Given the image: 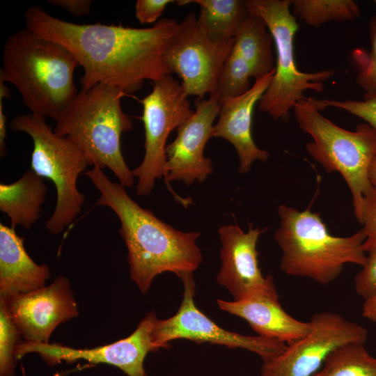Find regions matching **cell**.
I'll return each mask as SVG.
<instances>
[{
  "instance_id": "cell-1",
  "label": "cell",
  "mask_w": 376,
  "mask_h": 376,
  "mask_svg": "<svg viewBox=\"0 0 376 376\" xmlns=\"http://www.w3.org/2000/svg\"><path fill=\"white\" fill-rule=\"evenodd\" d=\"M25 28L67 48L84 69L82 90L101 84L127 95L169 74L165 53L179 23L162 18L149 28L122 24H75L56 18L42 8L24 13Z\"/></svg>"
},
{
  "instance_id": "cell-2",
  "label": "cell",
  "mask_w": 376,
  "mask_h": 376,
  "mask_svg": "<svg viewBox=\"0 0 376 376\" xmlns=\"http://www.w3.org/2000/svg\"><path fill=\"white\" fill-rule=\"evenodd\" d=\"M85 174L100 194L96 205L109 207L119 219L118 232L127 249L130 276L142 294L149 290L159 274L172 272L180 279L198 268L203 259L196 243L199 232H183L159 219L99 167L93 166Z\"/></svg>"
},
{
  "instance_id": "cell-3",
  "label": "cell",
  "mask_w": 376,
  "mask_h": 376,
  "mask_svg": "<svg viewBox=\"0 0 376 376\" xmlns=\"http://www.w3.org/2000/svg\"><path fill=\"white\" fill-rule=\"evenodd\" d=\"M79 65L64 46L25 28L3 45L0 81L17 88L31 113L56 121L78 93L74 73Z\"/></svg>"
},
{
  "instance_id": "cell-4",
  "label": "cell",
  "mask_w": 376,
  "mask_h": 376,
  "mask_svg": "<svg viewBox=\"0 0 376 376\" xmlns=\"http://www.w3.org/2000/svg\"><path fill=\"white\" fill-rule=\"evenodd\" d=\"M125 95L106 84L81 89L56 120L54 130L79 147L91 166L109 169L120 185L132 187L134 177L121 150L122 134L133 130L121 107Z\"/></svg>"
},
{
  "instance_id": "cell-5",
  "label": "cell",
  "mask_w": 376,
  "mask_h": 376,
  "mask_svg": "<svg viewBox=\"0 0 376 376\" xmlns=\"http://www.w3.org/2000/svg\"><path fill=\"white\" fill-rule=\"evenodd\" d=\"M280 226L274 239L281 249L280 269L285 274L308 277L328 284L341 274L344 265L363 267L367 255L363 249V230L348 237L330 234L318 213L281 205Z\"/></svg>"
},
{
  "instance_id": "cell-6",
  "label": "cell",
  "mask_w": 376,
  "mask_h": 376,
  "mask_svg": "<svg viewBox=\"0 0 376 376\" xmlns=\"http://www.w3.org/2000/svg\"><path fill=\"white\" fill-rule=\"evenodd\" d=\"M293 111L300 129L313 139L306 145L308 154L328 173H340L347 184L360 223L363 198L373 190L368 171L376 157V130L366 123L354 131L343 129L321 114L308 97Z\"/></svg>"
},
{
  "instance_id": "cell-7",
  "label": "cell",
  "mask_w": 376,
  "mask_h": 376,
  "mask_svg": "<svg viewBox=\"0 0 376 376\" xmlns=\"http://www.w3.org/2000/svg\"><path fill=\"white\" fill-rule=\"evenodd\" d=\"M10 127L32 139L31 169L50 180L56 187V206L45 228L52 234L61 233L81 211L85 197L77 182L90 165L88 161L79 147L57 134L43 117L31 113L19 114L11 120Z\"/></svg>"
},
{
  "instance_id": "cell-8",
  "label": "cell",
  "mask_w": 376,
  "mask_h": 376,
  "mask_svg": "<svg viewBox=\"0 0 376 376\" xmlns=\"http://www.w3.org/2000/svg\"><path fill=\"white\" fill-rule=\"evenodd\" d=\"M249 13L261 17L271 33L276 49V63L272 81L258 103V109L274 120L288 121L290 111L306 97L304 92L321 93L323 82L334 75L333 69L304 72L297 66L294 38L299 29L290 9V0H247Z\"/></svg>"
},
{
  "instance_id": "cell-9",
  "label": "cell",
  "mask_w": 376,
  "mask_h": 376,
  "mask_svg": "<svg viewBox=\"0 0 376 376\" xmlns=\"http://www.w3.org/2000/svg\"><path fill=\"white\" fill-rule=\"evenodd\" d=\"M181 83L171 74L152 82L151 92L139 100L143 106L145 153L132 174L137 179L136 192L139 196L151 193L158 179L164 178L166 143L169 134L192 116Z\"/></svg>"
},
{
  "instance_id": "cell-10",
  "label": "cell",
  "mask_w": 376,
  "mask_h": 376,
  "mask_svg": "<svg viewBox=\"0 0 376 376\" xmlns=\"http://www.w3.org/2000/svg\"><path fill=\"white\" fill-rule=\"evenodd\" d=\"M180 279L184 292L176 313L164 320L157 318L155 322L151 340L156 351L169 347V343L178 339L196 343H210L232 349L241 348L256 354L263 362L285 351L287 344L284 342L258 335H242L219 326L195 304L196 284L193 274H187Z\"/></svg>"
},
{
  "instance_id": "cell-11",
  "label": "cell",
  "mask_w": 376,
  "mask_h": 376,
  "mask_svg": "<svg viewBox=\"0 0 376 376\" xmlns=\"http://www.w3.org/2000/svg\"><path fill=\"white\" fill-rule=\"evenodd\" d=\"M233 46L211 40L200 26L194 12L179 23L167 47L164 63L169 74L175 73L187 96L198 99L217 93L222 66Z\"/></svg>"
},
{
  "instance_id": "cell-12",
  "label": "cell",
  "mask_w": 376,
  "mask_h": 376,
  "mask_svg": "<svg viewBox=\"0 0 376 376\" xmlns=\"http://www.w3.org/2000/svg\"><path fill=\"white\" fill-rule=\"evenodd\" d=\"M310 322L306 336L288 344L280 355L263 362L261 376H311L336 347L347 343L365 344L368 339L365 327L338 313H317Z\"/></svg>"
},
{
  "instance_id": "cell-13",
  "label": "cell",
  "mask_w": 376,
  "mask_h": 376,
  "mask_svg": "<svg viewBox=\"0 0 376 376\" xmlns=\"http://www.w3.org/2000/svg\"><path fill=\"white\" fill-rule=\"evenodd\" d=\"M157 318L155 313L150 311L127 337L91 349L73 348L60 343L21 340L15 347V358L18 360L29 353L35 352L51 366L62 361L72 363L84 360L92 363L113 366L127 376H148L144 368V360L148 353L156 352L151 334Z\"/></svg>"
},
{
  "instance_id": "cell-14",
  "label": "cell",
  "mask_w": 376,
  "mask_h": 376,
  "mask_svg": "<svg viewBox=\"0 0 376 376\" xmlns=\"http://www.w3.org/2000/svg\"><path fill=\"white\" fill-rule=\"evenodd\" d=\"M191 117L177 129L175 139L166 147L164 180L169 191L183 204L171 188L170 181H182L187 185L203 182L212 173V164L205 157L204 149L208 140L214 137V123L219 116L220 100L217 93L205 99H196Z\"/></svg>"
},
{
  "instance_id": "cell-15",
  "label": "cell",
  "mask_w": 376,
  "mask_h": 376,
  "mask_svg": "<svg viewBox=\"0 0 376 376\" xmlns=\"http://www.w3.org/2000/svg\"><path fill=\"white\" fill-rule=\"evenodd\" d=\"M26 341L49 343L56 327L79 315L70 280L65 276L36 290L0 298Z\"/></svg>"
},
{
  "instance_id": "cell-16",
  "label": "cell",
  "mask_w": 376,
  "mask_h": 376,
  "mask_svg": "<svg viewBox=\"0 0 376 376\" xmlns=\"http://www.w3.org/2000/svg\"><path fill=\"white\" fill-rule=\"evenodd\" d=\"M265 230L249 225L245 232L237 224L224 225L218 230L221 266L216 280L233 300L277 293L273 277L264 276L259 266L257 243Z\"/></svg>"
},
{
  "instance_id": "cell-17",
  "label": "cell",
  "mask_w": 376,
  "mask_h": 376,
  "mask_svg": "<svg viewBox=\"0 0 376 376\" xmlns=\"http://www.w3.org/2000/svg\"><path fill=\"white\" fill-rule=\"evenodd\" d=\"M275 69L256 79L250 89L243 95L220 100L219 118L214 125V137L227 140L235 148L240 159L239 172L250 171L256 161H267L269 153L259 148L251 134L254 107L269 86Z\"/></svg>"
},
{
  "instance_id": "cell-18",
  "label": "cell",
  "mask_w": 376,
  "mask_h": 376,
  "mask_svg": "<svg viewBox=\"0 0 376 376\" xmlns=\"http://www.w3.org/2000/svg\"><path fill=\"white\" fill-rule=\"evenodd\" d=\"M217 304L221 310L244 320L258 336L286 344L304 337L311 327L310 321H299L283 308L278 293L239 301L217 299Z\"/></svg>"
},
{
  "instance_id": "cell-19",
  "label": "cell",
  "mask_w": 376,
  "mask_h": 376,
  "mask_svg": "<svg viewBox=\"0 0 376 376\" xmlns=\"http://www.w3.org/2000/svg\"><path fill=\"white\" fill-rule=\"evenodd\" d=\"M24 240L14 228L0 224V298L43 288L50 277L49 266L33 260Z\"/></svg>"
},
{
  "instance_id": "cell-20",
  "label": "cell",
  "mask_w": 376,
  "mask_h": 376,
  "mask_svg": "<svg viewBox=\"0 0 376 376\" xmlns=\"http://www.w3.org/2000/svg\"><path fill=\"white\" fill-rule=\"evenodd\" d=\"M48 187L43 178L31 169L14 182L0 184V210L10 221V226L30 229L40 217Z\"/></svg>"
},
{
  "instance_id": "cell-21",
  "label": "cell",
  "mask_w": 376,
  "mask_h": 376,
  "mask_svg": "<svg viewBox=\"0 0 376 376\" xmlns=\"http://www.w3.org/2000/svg\"><path fill=\"white\" fill-rule=\"evenodd\" d=\"M273 44L265 21L249 13L235 30L233 49L249 64L257 79L275 69Z\"/></svg>"
},
{
  "instance_id": "cell-22",
  "label": "cell",
  "mask_w": 376,
  "mask_h": 376,
  "mask_svg": "<svg viewBox=\"0 0 376 376\" xmlns=\"http://www.w3.org/2000/svg\"><path fill=\"white\" fill-rule=\"evenodd\" d=\"M197 3L201 10L198 22L212 41L225 42L233 40L240 22L249 14L245 1L241 0H180L179 6Z\"/></svg>"
},
{
  "instance_id": "cell-23",
  "label": "cell",
  "mask_w": 376,
  "mask_h": 376,
  "mask_svg": "<svg viewBox=\"0 0 376 376\" xmlns=\"http://www.w3.org/2000/svg\"><path fill=\"white\" fill-rule=\"evenodd\" d=\"M311 376H376V358L363 343H347L331 351Z\"/></svg>"
},
{
  "instance_id": "cell-24",
  "label": "cell",
  "mask_w": 376,
  "mask_h": 376,
  "mask_svg": "<svg viewBox=\"0 0 376 376\" xmlns=\"http://www.w3.org/2000/svg\"><path fill=\"white\" fill-rule=\"evenodd\" d=\"M290 8L295 17L313 27L329 22L352 21L361 14L353 0H290Z\"/></svg>"
},
{
  "instance_id": "cell-25",
  "label": "cell",
  "mask_w": 376,
  "mask_h": 376,
  "mask_svg": "<svg viewBox=\"0 0 376 376\" xmlns=\"http://www.w3.org/2000/svg\"><path fill=\"white\" fill-rule=\"evenodd\" d=\"M253 74L249 64L233 48L226 59L217 81V94L219 100L234 98L251 87Z\"/></svg>"
},
{
  "instance_id": "cell-26",
  "label": "cell",
  "mask_w": 376,
  "mask_h": 376,
  "mask_svg": "<svg viewBox=\"0 0 376 376\" xmlns=\"http://www.w3.org/2000/svg\"><path fill=\"white\" fill-rule=\"evenodd\" d=\"M368 31L370 50H355L353 54L360 69L356 82L363 91L364 99L376 98V15L369 20Z\"/></svg>"
},
{
  "instance_id": "cell-27",
  "label": "cell",
  "mask_w": 376,
  "mask_h": 376,
  "mask_svg": "<svg viewBox=\"0 0 376 376\" xmlns=\"http://www.w3.org/2000/svg\"><path fill=\"white\" fill-rule=\"evenodd\" d=\"M19 330L0 302V376H14L16 359L15 349L21 341Z\"/></svg>"
},
{
  "instance_id": "cell-28",
  "label": "cell",
  "mask_w": 376,
  "mask_h": 376,
  "mask_svg": "<svg viewBox=\"0 0 376 376\" xmlns=\"http://www.w3.org/2000/svg\"><path fill=\"white\" fill-rule=\"evenodd\" d=\"M309 100L320 111L327 107L340 109L363 119L376 130V98L363 100H336L309 97Z\"/></svg>"
},
{
  "instance_id": "cell-29",
  "label": "cell",
  "mask_w": 376,
  "mask_h": 376,
  "mask_svg": "<svg viewBox=\"0 0 376 376\" xmlns=\"http://www.w3.org/2000/svg\"><path fill=\"white\" fill-rule=\"evenodd\" d=\"M360 223L363 225L362 230L366 235L363 251L368 255L376 253V192L374 189L363 198Z\"/></svg>"
},
{
  "instance_id": "cell-30",
  "label": "cell",
  "mask_w": 376,
  "mask_h": 376,
  "mask_svg": "<svg viewBox=\"0 0 376 376\" xmlns=\"http://www.w3.org/2000/svg\"><path fill=\"white\" fill-rule=\"evenodd\" d=\"M357 293L367 299L376 293V253L367 255V261L354 277Z\"/></svg>"
},
{
  "instance_id": "cell-31",
  "label": "cell",
  "mask_w": 376,
  "mask_h": 376,
  "mask_svg": "<svg viewBox=\"0 0 376 376\" xmlns=\"http://www.w3.org/2000/svg\"><path fill=\"white\" fill-rule=\"evenodd\" d=\"M176 2L172 0H137L135 4V16L141 24L156 23L166 6Z\"/></svg>"
},
{
  "instance_id": "cell-32",
  "label": "cell",
  "mask_w": 376,
  "mask_h": 376,
  "mask_svg": "<svg viewBox=\"0 0 376 376\" xmlns=\"http://www.w3.org/2000/svg\"><path fill=\"white\" fill-rule=\"evenodd\" d=\"M48 2L59 7L75 17H81L91 13V0H49Z\"/></svg>"
},
{
  "instance_id": "cell-33",
  "label": "cell",
  "mask_w": 376,
  "mask_h": 376,
  "mask_svg": "<svg viewBox=\"0 0 376 376\" xmlns=\"http://www.w3.org/2000/svg\"><path fill=\"white\" fill-rule=\"evenodd\" d=\"M3 99L0 98V155L4 157L7 153L6 145V139L7 137L6 132V116L3 110Z\"/></svg>"
},
{
  "instance_id": "cell-34",
  "label": "cell",
  "mask_w": 376,
  "mask_h": 376,
  "mask_svg": "<svg viewBox=\"0 0 376 376\" xmlns=\"http://www.w3.org/2000/svg\"><path fill=\"white\" fill-rule=\"evenodd\" d=\"M362 315L371 322H376V293L365 299L362 306Z\"/></svg>"
},
{
  "instance_id": "cell-35",
  "label": "cell",
  "mask_w": 376,
  "mask_h": 376,
  "mask_svg": "<svg viewBox=\"0 0 376 376\" xmlns=\"http://www.w3.org/2000/svg\"><path fill=\"white\" fill-rule=\"evenodd\" d=\"M368 177L370 184L376 192V157L370 164L368 171Z\"/></svg>"
},
{
  "instance_id": "cell-36",
  "label": "cell",
  "mask_w": 376,
  "mask_h": 376,
  "mask_svg": "<svg viewBox=\"0 0 376 376\" xmlns=\"http://www.w3.org/2000/svg\"><path fill=\"white\" fill-rule=\"evenodd\" d=\"M10 97V91L9 88L3 81H0V98H9Z\"/></svg>"
},
{
  "instance_id": "cell-37",
  "label": "cell",
  "mask_w": 376,
  "mask_h": 376,
  "mask_svg": "<svg viewBox=\"0 0 376 376\" xmlns=\"http://www.w3.org/2000/svg\"><path fill=\"white\" fill-rule=\"evenodd\" d=\"M374 3L376 5V0L374 1Z\"/></svg>"
}]
</instances>
